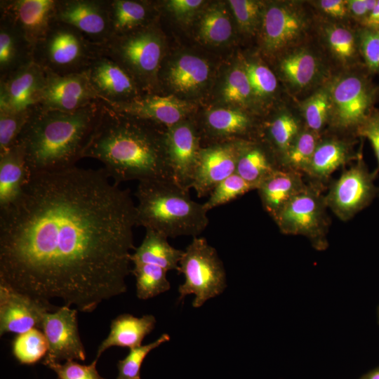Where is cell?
Listing matches in <instances>:
<instances>
[{"mask_svg":"<svg viewBox=\"0 0 379 379\" xmlns=\"http://www.w3.org/2000/svg\"><path fill=\"white\" fill-rule=\"evenodd\" d=\"M230 20L222 7L210 8L204 15L199 29L201 38L206 43L220 44L232 36Z\"/></svg>","mask_w":379,"mask_h":379,"instance_id":"obj_36","label":"cell"},{"mask_svg":"<svg viewBox=\"0 0 379 379\" xmlns=\"http://www.w3.org/2000/svg\"><path fill=\"white\" fill-rule=\"evenodd\" d=\"M357 133L369 140L379 165V111L373 109L366 120L358 127Z\"/></svg>","mask_w":379,"mask_h":379,"instance_id":"obj_48","label":"cell"},{"mask_svg":"<svg viewBox=\"0 0 379 379\" xmlns=\"http://www.w3.org/2000/svg\"><path fill=\"white\" fill-rule=\"evenodd\" d=\"M34 47L6 17L0 18V79L33 60Z\"/></svg>","mask_w":379,"mask_h":379,"instance_id":"obj_25","label":"cell"},{"mask_svg":"<svg viewBox=\"0 0 379 379\" xmlns=\"http://www.w3.org/2000/svg\"><path fill=\"white\" fill-rule=\"evenodd\" d=\"M30 176L24 151L18 142L0 154V210L16 201Z\"/></svg>","mask_w":379,"mask_h":379,"instance_id":"obj_23","label":"cell"},{"mask_svg":"<svg viewBox=\"0 0 379 379\" xmlns=\"http://www.w3.org/2000/svg\"><path fill=\"white\" fill-rule=\"evenodd\" d=\"M326 36L329 48L336 58L344 62L354 59L358 41L350 29L338 25L329 26L326 29Z\"/></svg>","mask_w":379,"mask_h":379,"instance_id":"obj_40","label":"cell"},{"mask_svg":"<svg viewBox=\"0 0 379 379\" xmlns=\"http://www.w3.org/2000/svg\"><path fill=\"white\" fill-rule=\"evenodd\" d=\"M300 132L298 121L291 114H279L270 124L268 135L278 153V164L281 157L288 149Z\"/></svg>","mask_w":379,"mask_h":379,"instance_id":"obj_37","label":"cell"},{"mask_svg":"<svg viewBox=\"0 0 379 379\" xmlns=\"http://www.w3.org/2000/svg\"><path fill=\"white\" fill-rule=\"evenodd\" d=\"M319 141V133L308 128L301 131L279 159L280 168L305 173Z\"/></svg>","mask_w":379,"mask_h":379,"instance_id":"obj_33","label":"cell"},{"mask_svg":"<svg viewBox=\"0 0 379 379\" xmlns=\"http://www.w3.org/2000/svg\"><path fill=\"white\" fill-rule=\"evenodd\" d=\"M135 226L129 190L102 168L32 174L0 210V284L51 312L54 300L92 312L127 290Z\"/></svg>","mask_w":379,"mask_h":379,"instance_id":"obj_1","label":"cell"},{"mask_svg":"<svg viewBox=\"0 0 379 379\" xmlns=\"http://www.w3.org/2000/svg\"><path fill=\"white\" fill-rule=\"evenodd\" d=\"M321 10L336 18H343L349 14L347 1L321 0L318 1Z\"/></svg>","mask_w":379,"mask_h":379,"instance_id":"obj_51","label":"cell"},{"mask_svg":"<svg viewBox=\"0 0 379 379\" xmlns=\"http://www.w3.org/2000/svg\"><path fill=\"white\" fill-rule=\"evenodd\" d=\"M170 340V335L164 333L152 343L130 350L128 354L117 363L119 371L117 379L140 378V368L147 355L154 349Z\"/></svg>","mask_w":379,"mask_h":379,"instance_id":"obj_41","label":"cell"},{"mask_svg":"<svg viewBox=\"0 0 379 379\" xmlns=\"http://www.w3.org/2000/svg\"><path fill=\"white\" fill-rule=\"evenodd\" d=\"M156 319L152 314L135 317L130 314H122L114 319L110 324L108 336L99 345L96 357L113 346L131 349L142 345L146 335L155 327Z\"/></svg>","mask_w":379,"mask_h":379,"instance_id":"obj_24","label":"cell"},{"mask_svg":"<svg viewBox=\"0 0 379 379\" xmlns=\"http://www.w3.org/2000/svg\"><path fill=\"white\" fill-rule=\"evenodd\" d=\"M87 72L98 97L108 105L128 102L141 96L135 80L101 51L91 63Z\"/></svg>","mask_w":379,"mask_h":379,"instance_id":"obj_17","label":"cell"},{"mask_svg":"<svg viewBox=\"0 0 379 379\" xmlns=\"http://www.w3.org/2000/svg\"><path fill=\"white\" fill-rule=\"evenodd\" d=\"M77 311L61 306L44 314L41 329L48 345L44 360H85L86 352L78 330Z\"/></svg>","mask_w":379,"mask_h":379,"instance_id":"obj_11","label":"cell"},{"mask_svg":"<svg viewBox=\"0 0 379 379\" xmlns=\"http://www.w3.org/2000/svg\"><path fill=\"white\" fill-rule=\"evenodd\" d=\"M48 312L49 310L36 300L0 284L1 335L41 328L44 314Z\"/></svg>","mask_w":379,"mask_h":379,"instance_id":"obj_20","label":"cell"},{"mask_svg":"<svg viewBox=\"0 0 379 379\" xmlns=\"http://www.w3.org/2000/svg\"><path fill=\"white\" fill-rule=\"evenodd\" d=\"M353 157L351 146L343 140L319 141L305 173L314 180H325Z\"/></svg>","mask_w":379,"mask_h":379,"instance_id":"obj_28","label":"cell"},{"mask_svg":"<svg viewBox=\"0 0 379 379\" xmlns=\"http://www.w3.org/2000/svg\"><path fill=\"white\" fill-rule=\"evenodd\" d=\"M329 91L334 125L357 131L373 109L376 88L364 77L350 74L338 79Z\"/></svg>","mask_w":379,"mask_h":379,"instance_id":"obj_8","label":"cell"},{"mask_svg":"<svg viewBox=\"0 0 379 379\" xmlns=\"http://www.w3.org/2000/svg\"><path fill=\"white\" fill-rule=\"evenodd\" d=\"M98 100L87 71L63 76L47 72L38 107L44 110L72 112Z\"/></svg>","mask_w":379,"mask_h":379,"instance_id":"obj_13","label":"cell"},{"mask_svg":"<svg viewBox=\"0 0 379 379\" xmlns=\"http://www.w3.org/2000/svg\"><path fill=\"white\" fill-rule=\"evenodd\" d=\"M199 134L194 126L182 121L166 128L165 146L173 180L190 191L197 168L199 153Z\"/></svg>","mask_w":379,"mask_h":379,"instance_id":"obj_14","label":"cell"},{"mask_svg":"<svg viewBox=\"0 0 379 379\" xmlns=\"http://www.w3.org/2000/svg\"><path fill=\"white\" fill-rule=\"evenodd\" d=\"M203 2L201 0H171L167 7L177 18H185L194 13Z\"/></svg>","mask_w":379,"mask_h":379,"instance_id":"obj_49","label":"cell"},{"mask_svg":"<svg viewBox=\"0 0 379 379\" xmlns=\"http://www.w3.org/2000/svg\"><path fill=\"white\" fill-rule=\"evenodd\" d=\"M375 194L373 176L359 160L333 182L324 200L326 207L346 220L366 207Z\"/></svg>","mask_w":379,"mask_h":379,"instance_id":"obj_10","label":"cell"},{"mask_svg":"<svg viewBox=\"0 0 379 379\" xmlns=\"http://www.w3.org/2000/svg\"><path fill=\"white\" fill-rule=\"evenodd\" d=\"M107 8L112 36L145 27L149 14L147 6L138 1L107 0Z\"/></svg>","mask_w":379,"mask_h":379,"instance_id":"obj_29","label":"cell"},{"mask_svg":"<svg viewBox=\"0 0 379 379\" xmlns=\"http://www.w3.org/2000/svg\"><path fill=\"white\" fill-rule=\"evenodd\" d=\"M357 36L358 46L368 69L379 73V32L363 27Z\"/></svg>","mask_w":379,"mask_h":379,"instance_id":"obj_47","label":"cell"},{"mask_svg":"<svg viewBox=\"0 0 379 379\" xmlns=\"http://www.w3.org/2000/svg\"><path fill=\"white\" fill-rule=\"evenodd\" d=\"M34 108L19 112L0 111V154L14 145Z\"/></svg>","mask_w":379,"mask_h":379,"instance_id":"obj_42","label":"cell"},{"mask_svg":"<svg viewBox=\"0 0 379 379\" xmlns=\"http://www.w3.org/2000/svg\"><path fill=\"white\" fill-rule=\"evenodd\" d=\"M48 348L44 333L36 328L18 334L13 342V354L22 364H34L46 357Z\"/></svg>","mask_w":379,"mask_h":379,"instance_id":"obj_35","label":"cell"},{"mask_svg":"<svg viewBox=\"0 0 379 379\" xmlns=\"http://www.w3.org/2000/svg\"><path fill=\"white\" fill-rule=\"evenodd\" d=\"M302 112L307 128L319 133L332 112L329 89H320L311 95L303 103Z\"/></svg>","mask_w":379,"mask_h":379,"instance_id":"obj_38","label":"cell"},{"mask_svg":"<svg viewBox=\"0 0 379 379\" xmlns=\"http://www.w3.org/2000/svg\"><path fill=\"white\" fill-rule=\"evenodd\" d=\"M244 69L253 94L264 97L275 91L277 80L274 74L267 67L256 62H246Z\"/></svg>","mask_w":379,"mask_h":379,"instance_id":"obj_43","label":"cell"},{"mask_svg":"<svg viewBox=\"0 0 379 379\" xmlns=\"http://www.w3.org/2000/svg\"><path fill=\"white\" fill-rule=\"evenodd\" d=\"M326 207L319 191L307 185L284 206L274 220L284 234L321 237L327 225Z\"/></svg>","mask_w":379,"mask_h":379,"instance_id":"obj_9","label":"cell"},{"mask_svg":"<svg viewBox=\"0 0 379 379\" xmlns=\"http://www.w3.org/2000/svg\"><path fill=\"white\" fill-rule=\"evenodd\" d=\"M243 141L227 142L201 147L192 185L199 198L209 196L220 182L235 173Z\"/></svg>","mask_w":379,"mask_h":379,"instance_id":"obj_16","label":"cell"},{"mask_svg":"<svg viewBox=\"0 0 379 379\" xmlns=\"http://www.w3.org/2000/svg\"><path fill=\"white\" fill-rule=\"evenodd\" d=\"M47 72L34 61L0 79V111L25 112L38 106Z\"/></svg>","mask_w":379,"mask_h":379,"instance_id":"obj_15","label":"cell"},{"mask_svg":"<svg viewBox=\"0 0 379 379\" xmlns=\"http://www.w3.org/2000/svg\"><path fill=\"white\" fill-rule=\"evenodd\" d=\"M361 24L363 27L379 32V0L372 11L364 19Z\"/></svg>","mask_w":379,"mask_h":379,"instance_id":"obj_52","label":"cell"},{"mask_svg":"<svg viewBox=\"0 0 379 379\" xmlns=\"http://www.w3.org/2000/svg\"><path fill=\"white\" fill-rule=\"evenodd\" d=\"M183 251L173 247L168 238L153 230H146L141 244L131 255L134 263L154 265L166 270H177Z\"/></svg>","mask_w":379,"mask_h":379,"instance_id":"obj_26","label":"cell"},{"mask_svg":"<svg viewBox=\"0 0 379 379\" xmlns=\"http://www.w3.org/2000/svg\"><path fill=\"white\" fill-rule=\"evenodd\" d=\"M377 1L378 0H349V14L361 22L375 8Z\"/></svg>","mask_w":379,"mask_h":379,"instance_id":"obj_50","label":"cell"},{"mask_svg":"<svg viewBox=\"0 0 379 379\" xmlns=\"http://www.w3.org/2000/svg\"><path fill=\"white\" fill-rule=\"evenodd\" d=\"M255 188L236 173L220 182L211 192L204 206L207 211L234 201Z\"/></svg>","mask_w":379,"mask_h":379,"instance_id":"obj_39","label":"cell"},{"mask_svg":"<svg viewBox=\"0 0 379 379\" xmlns=\"http://www.w3.org/2000/svg\"><path fill=\"white\" fill-rule=\"evenodd\" d=\"M285 79L293 87L303 88L315 79L318 62L314 55L306 49H298L286 55L280 63Z\"/></svg>","mask_w":379,"mask_h":379,"instance_id":"obj_32","label":"cell"},{"mask_svg":"<svg viewBox=\"0 0 379 379\" xmlns=\"http://www.w3.org/2000/svg\"><path fill=\"white\" fill-rule=\"evenodd\" d=\"M302 173L279 168L258 187L262 207L274 219L284 206L306 187Z\"/></svg>","mask_w":379,"mask_h":379,"instance_id":"obj_22","label":"cell"},{"mask_svg":"<svg viewBox=\"0 0 379 379\" xmlns=\"http://www.w3.org/2000/svg\"><path fill=\"white\" fill-rule=\"evenodd\" d=\"M135 379H140V378H135Z\"/></svg>","mask_w":379,"mask_h":379,"instance_id":"obj_54","label":"cell"},{"mask_svg":"<svg viewBox=\"0 0 379 379\" xmlns=\"http://www.w3.org/2000/svg\"><path fill=\"white\" fill-rule=\"evenodd\" d=\"M368 379H379V372L373 373Z\"/></svg>","mask_w":379,"mask_h":379,"instance_id":"obj_53","label":"cell"},{"mask_svg":"<svg viewBox=\"0 0 379 379\" xmlns=\"http://www.w3.org/2000/svg\"><path fill=\"white\" fill-rule=\"evenodd\" d=\"M229 3L240 28L253 32L262 18L261 4L252 0H231Z\"/></svg>","mask_w":379,"mask_h":379,"instance_id":"obj_46","label":"cell"},{"mask_svg":"<svg viewBox=\"0 0 379 379\" xmlns=\"http://www.w3.org/2000/svg\"><path fill=\"white\" fill-rule=\"evenodd\" d=\"M102 106L100 100L72 112L36 106L15 142L24 151L31 175L76 166L83 159Z\"/></svg>","mask_w":379,"mask_h":379,"instance_id":"obj_3","label":"cell"},{"mask_svg":"<svg viewBox=\"0 0 379 379\" xmlns=\"http://www.w3.org/2000/svg\"><path fill=\"white\" fill-rule=\"evenodd\" d=\"M262 41L270 52L281 51L296 41L305 30L304 13L288 3L270 6L262 15Z\"/></svg>","mask_w":379,"mask_h":379,"instance_id":"obj_19","label":"cell"},{"mask_svg":"<svg viewBox=\"0 0 379 379\" xmlns=\"http://www.w3.org/2000/svg\"><path fill=\"white\" fill-rule=\"evenodd\" d=\"M136 225L166 237H198L207 227L208 211L172 179L138 182Z\"/></svg>","mask_w":379,"mask_h":379,"instance_id":"obj_4","label":"cell"},{"mask_svg":"<svg viewBox=\"0 0 379 379\" xmlns=\"http://www.w3.org/2000/svg\"><path fill=\"white\" fill-rule=\"evenodd\" d=\"M101 52L123 67L136 81L154 78L163 53L160 35L152 27L113 36L100 46Z\"/></svg>","mask_w":379,"mask_h":379,"instance_id":"obj_7","label":"cell"},{"mask_svg":"<svg viewBox=\"0 0 379 379\" xmlns=\"http://www.w3.org/2000/svg\"><path fill=\"white\" fill-rule=\"evenodd\" d=\"M209 67L202 58L184 55L179 58L170 67L168 81L178 91H194L208 79Z\"/></svg>","mask_w":379,"mask_h":379,"instance_id":"obj_31","label":"cell"},{"mask_svg":"<svg viewBox=\"0 0 379 379\" xmlns=\"http://www.w3.org/2000/svg\"><path fill=\"white\" fill-rule=\"evenodd\" d=\"M108 106L117 112L150 121L166 128L184 121L190 111L188 102L173 95H141L128 102Z\"/></svg>","mask_w":379,"mask_h":379,"instance_id":"obj_21","label":"cell"},{"mask_svg":"<svg viewBox=\"0 0 379 379\" xmlns=\"http://www.w3.org/2000/svg\"><path fill=\"white\" fill-rule=\"evenodd\" d=\"M251 126L249 117L244 112L231 109L220 108L210 111L205 119L204 129L208 136L218 143L232 142L248 133Z\"/></svg>","mask_w":379,"mask_h":379,"instance_id":"obj_30","label":"cell"},{"mask_svg":"<svg viewBox=\"0 0 379 379\" xmlns=\"http://www.w3.org/2000/svg\"><path fill=\"white\" fill-rule=\"evenodd\" d=\"M55 20L74 27L97 46L112 36L107 0H56Z\"/></svg>","mask_w":379,"mask_h":379,"instance_id":"obj_12","label":"cell"},{"mask_svg":"<svg viewBox=\"0 0 379 379\" xmlns=\"http://www.w3.org/2000/svg\"><path fill=\"white\" fill-rule=\"evenodd\" d=\"M100 52V46L74 27L54 20L34 46L33 60L46 72L63 76L87 71Z\"/></svg>","mask_w":379,"mask_h":379,"instance_id":"obj_5","label":"cell"},{"mask_svg":"<svg viewBox=\"0 0 379 379\" xmlns=\"http://www.w3.org/2000/svg\"><path fill=\"white\" fill-rule=\"evenodd\" d=\"M164 268L151 264L134 263L131 272L136 280L137 297L147 300L168 291L171 288Z\"/></svg>","mask_w":379,"mask_h":379,"instance_id":"obj_34","label":"cell"},{"mask_svg":"<svg viewBox=\"0 0 379 379\" xmlns=\"http://www.w3.org/2000/svg\"><path fill=\"white\" fill-rule=\"evenodd\" d=\"M56 0H1L6 17L34 48L55 20Z\"/></svg>","mask_w":379,"mask_h":379,"instance_id":"obj_18","label":"cell"},{"mask_svg":"<svg viewBox=\"0 0 379 379\" xmlns=\"http://www.w3.org/2000/svg\"><path fill=\"white\" fill-rule=\"evenodd\" d=\"M225 101L244 104L249 100L253 91L244 69L236 67L227 76L224 88Z\"/></svg>","mask_w":379,"mask_h":379,"instance_id":"obj_44","label":"cell"},{"mask_svg":"<svg viewBox=\"0 0 379 379\" xmlns=\"http://www.w3.org/2000/svg\"><path fill=\"white\" fill-rule=\"evenodd\" d=\"M178 272L185 276V282L178 288L179 300L194 294V308L220 295L227 286L223 263L215 248L204 237H193L183 251Z\"/></svg>","mask_w":379,"mask_h":379,"instance_id":"obj_6","label":"cell"},{"mask_svg":"<svg viewBox=\"0 0 379 379\" xmlns=\"http://www.w3.org/2000/svg\"><path fill=\"white\" fill-rule=\"evenodd\" d=\"M158 124L117 112L103 102L99 120L84 150L83 158H93L116 185L173 179L168 165L165 131Z\"/></svg>","mask_w":379,"mask_h":379,"instance_id":"obj_2","label":"cell"},{"mask_svg":"<svg viewBox=\"0 0 379 379\" xmlns=\"http://www.w3.org/2000/svg\"><path fill=\"white\" fill-rule=\"evenodd\" d=\"M280 168L276 158L256 143L243 141L237 159L235 173L252 185H258L276 170Z\"/></svg>","mask_w":379,"mask_h":379,"instance_id":"obj_27","label":"cell"},{"mask_svg":"<svg viewBox=\"0 0 379 379\" xmlns=\"http://www.w3.org/2000/svg\"><path fill=\"white\" fill-rule=\"evenodd\" d=\"M98 358L89 365H82L74 360L66 361L65 364L53 361L44 360V364L55 372L58 379H105L96 369Z\"/></svg>","mask_w":379,"mask_h":379,"instance_id":"obj_45","label":"cell"}]
</instances>
